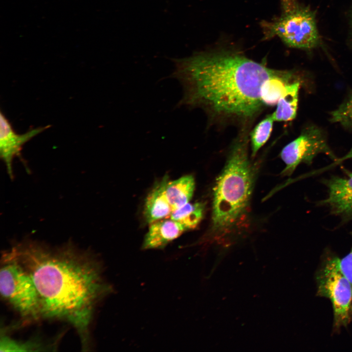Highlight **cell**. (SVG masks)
I'll use <instances>...</instances> for the list:
<instances>
[{
  "label": "cell",
  "mask_w": 352,
  "mask_h": 352,
  "mask_svg": "<svg viewBox=\"0 0 352 352\" xmlns=\"http://www.w3.org/2000/svg\"><path fill=\"white\" fill-rule=\"evenodd\" d=\"M281 14L261 22L264 40L279 37L288 46L311 50L322 44L315 12L298 0H280Z\"/></svg>",
  "instance_id": "4"
},
{
  "label": "cell",
  "mask_w": 352,
  "mask_h": 352,
  "mask_svg": "<svg viewBox=\"0 0 352 352\" xmlns=\"http://www.w3.org/2000/svg\"><path fill=\"white\" fill-rule=\"evenodd\" d=\"M322 182L327 187L328 195L318 204L329 207L332 215L339 216L344 222L352 221V173L347 177L332 176Z\"/></svg>",
  "instance_id": "8"
},
{
  "label": "cell",
  "mask_w": 352,
  "mask_h": 352,
  "mask_svg": "<svg viewBox=\"0 0 352 352\" xmlns=\"http://www.w3.org/2000/svg\"><path fill=\"white\" fill-rule=\"evenodd\" d=\"M339 262L342 271L352 285V246L346 256L340 258Z\"/></svg>",
  "instance_id": "18"
},
{
  "label": "cell",
  "mask_w": 352,
  "mask_h": 352,
  "mask_svg": "<svg viewBox=\"0 0 352 352\" xmlns=\"http://www.w3.org/2000/svg\"><path fill=\"white\" fill-rule=\"evenodd\" d=\"M186 231L179 223L165 218L150 224L142 244V249H161Z\"/></svg>",
  "instance_id": "10"
},
{
  "label": "cell",
  "mask_w": 352,
  "mask_h": 352,
  "mask_svg": "<svg viewBox=\"0 0 352 352\" xmlns=\"http://www.w3.org/2000/svg\"><path fill=\"white\" fill-rule=\"evenodd\" d=\"M272 113L267 115L251 131L249 134L251 156L254 157L259 150L269 139L274 122Z\"/></svg>",
  "instance_id": "15"
},
{
  "label": "cell",
  "mask_w": 352,
  "mask_h": 352,
  "mask_svg": "<svg viewBox=\"0 0 352 352\" xmlns=\"http://www.w3.org/2000/svg\"><path fill=\"white\" fill-rule=\"evenodd\" d=\"M321 153L326 154L332 159H337L322 131L316 126H309L281 151L280 155L286 164L282 175L290 176L301 163L311 165L313 159Z\"/></svg>",
  "instance_id": "7"
},
{
  "label": "cell",
  "mask_w": 352,
  "mask_h": 352,
  "mask_svg": "<svg viewBox=\"0 0 352 352\" xmlns=\"http://www.w3.org/2000/svg\"><path fill=\"white\" fill-rule=\"evenodd\" d=\"M168 181V177H164L155 184L146 198L144 215L146 220L150 224L168 218L172 211L165 193Z\"/></svg>",
  "instance_id": "11"
},
{
  "label": "cell",
  "mask_w": 352,
  "mask_h": 352,
  "mask_svg": "<svg viewBox=\"0 0 352 352\" xmlns=\"http://www.w3.org/2000/svg\"><path fill=\"white\" fill-rule=\"evenodd\" d=\"M249 141L248 131H242L216 179L212 216V231L216 235L235 229L248 209L255 180L254 168L248 155Z\"/></svg>",
  "instance_id": "3"
},
{
  "label": "cell",
  "mask_w": 352,
  "mask_h": 352,
  "mask_svg": "<svg viewBox=\"0 0 352 352\" xmlns=\"http://www.w3.org/2000/svg\"><path fill=\"white\" fill-rule=\"evenodd\" d=\"M0 344V352L36 351L43 348L40 343L29 341H20L7 336L1 337Z\"/></svg>",
  "instance_id": "16"
},
{
  "label": "cell",
  "mask_w": 352,
  "mask_h": 352,
  "mask_svg": "<svg viewBox=\"0 0 352 352\" xmlns=\"http://www.w3.org/2000/svg\"><path fill=\"white\" fill-rule=\"evenodd\" d=\"M204 209L205 205L202 202H189L173 210L169 217L181 224L186 230L193 229L202 220Z\"/></svg>",
  "instance_id": "14"
},
{
  "label": "cell",
  "mask_w": 352,
  "mask_h": 352,
  "mask_svg": "<svg viewBox=\"0 0 352 352\" xmlns=\"http://www.w3.org/2000/svg\"><path fill=\"white\" fill-rule=\"evenodd\" d=\"M300 86L299 80L291 83L279 100L275 110L272 113L275 121H290L297 114L298 93Z\"/></svg>",
  "instance_id": "13"
},
{
  "label": "cell",
  "mask_w": 352,
  "mask_h": 352,
  "mask_svg": "<svg viewBox=\"0 0 352 352\" xmlns=\"http://www.w3.org/2000/svg\"><path fill=\"white\" fill-rule=\"evenodd\" d=\"M50 127V125L29 129L22 134H18L2 111L0 112V154L4 162L7 173L13 177L12 162L15 156L22 161L21 152L22 146L32 138Z\"/></svg>",
  "instance_id": "9"
},
{
  "label": "cell",
  "mask_w": 352,
  "mask_h": 352,
  "mask_svg": "<svg viewBox=\"0 0 352 352\" xmlns=\"http://www.w3.org/2000/svg\"><path fill=\"white\" fill-rule=\"evenodd\" d=\"M195 182L191 175L183 176L169 181L166 187V195L172 211L189 203L193 197Z\"/></svg>",
  "instance_id": "12"
},
{
  "label": "cell",
  "mask_w": 352,
  "mask_h": 352,
  "mask_svg": "<svg viewBox=\"0 0 352 352\" xmlns=\"http://www.w3.org/2000/svg\"><path fill=\"white\" fill-rule=\"evenodd\" d=\"M351 20H352L351 24H352V19H351Z\"/></svg>",
  "instance_id": "19"
},
{
  "label": "cell",
  "mask_w": 352,
  "mask_h": 352,
  "mask_svg": "<svg viewBox=\"0 0 352 352\" xmlns=\"http://www.w3.org/2000/svg\"><path fill=\"white\" fill-rule=\"evenodd\" d=\"M175 64L172 77L184 90L178 106L200 108L211 121L235 123L242 130H248L266 107L264 86L279 71L227 48L199 52Z\"/></svg>",
  "instance_id": "1"
},
{
  "label": "cell",
  "mask_w": 352,
  "mask_h": 352,
  "mask_svg": "<svg viewBox=\"0 0 352 352\" xmlns=\"http://www.w3.org/2000/svg\"><path fill=\"white\" fill-rule=\"evenodd\" d=\"M0 291L2 297L23 317H41L39 294L30 276L7 252L2 258Z\"/></svg>",
  "instance_id": "6"
},
{
  "label": "cell",
  "mask_w": 352,
  "mask_h": 352,
  "mask_svg": "<svg viewBox=\"0 0 352 352\" xmlns=\"http://www.w3.org/2000/svg\"><path fill=\"white\" fill-rule=\"evenodd\" d=\"M7 253L33 280L41 317L69 322L86 342L95 308L110 290L97 262L70 245L52 248L25 242Z\"/></svg>",
  "instance_id": "2"
},
{
  "label": "cell",
  "mask_w": 352,
  "mask_h": 352,
  "mask_svg": "<svg viewBox=\"0 0 352 352\" xmlns=\"http://www.w3.org/2000/svg\"><path fill=\"white\" fill-rule=\"evenodd\" d=\"M339 260L336 254L326 251L315 274L316 295L331 303L335 333L352 322V285L342 271Z\"/></svg>",
  "instance_id": "5"
},
{
  "label": "cell",
  "mask_w": 352,
  "mask_h": 352,
  "mask_svg": "<svg viewBox=\"0 0 352 352\" xmlns=\"http://www.w3.org/2000/svg\"><path fill=\"white\" fill-rule=\"evenodd\" d=\"M331 121L352 128V95L331 113Z\"/></svg>",
  "instance_id": "17"
}]
</instances>
